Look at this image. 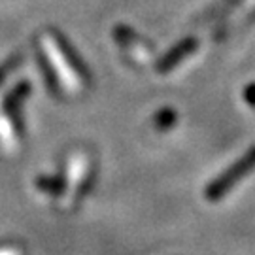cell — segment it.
<instances>
[{
    "mask_svg": "<svg viewBox=\"0 0 255 255\" xmlns=\"http://www.w3.org/2000/svg\"><path fill=\"white\" fill-rule=\"evenodd\" d=\"M254 166H255V149L250 151L242 161H238L225 176H221L218 182L214 183V189L210 191V197H212V195H214V197H219L221 193H225L227 189H231V187H233L240 178H244Z\"/></svg>",
    "mask_w": 255,
    "mask_h": 255,
    "instance_id": "6da1fadb",
    "label": "cell"
}]
</instances>
